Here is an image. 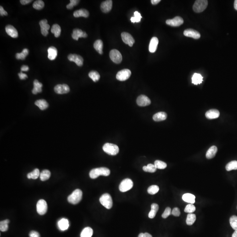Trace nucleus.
I'll return each mask as SVG.
<instances>
[{
	"instance_id": "f257e3e1",
	"label": "nucleus",
	"mask_w": 237,
	"mask_h": 237,
	"mask_svg": "<svg viewBox=\"0 0 237 237\" xmlns=\"http://www.w3.org/2000/svg\"><path fill=\"white\" fill-rule=\"evenodd\" d=\"M110 174V171L106 167H100L92 169L89 173V176L92 179H95L99 176H108Z\"/></svg>"
},
{
	"instance_id": "f03ea898",
	"label": "nucleus",
	"mask_w": 237,
	"mask_h": 237,
	"mask_svg": "<svg viewBox=\"0 0 237 237\" xmlns=\"http://www.w3.org/2000/svg\"><path fill=\"white\" fill-rule=\"evenodd\" d=\"M83 193L80 189H76L68 197V201L72 204L76 205L81 201L82 198Z\"/></svg>"
},
{
	"instance_id": "7ed1b4c3",
	"label": "nucleus",
	"mask_w": 237,
	"mask_h": 237,
	"mask_svg": "<svg viewBox=\"0 0 237 237\" xmlns=\"http://www.w3.org/2000/svg\"><path fill=\"white\" fill-rule=\"evenodd\" d=\"M103 150L108 154L116 156L119 152V148L115 144L107 143L103 146Z\"/></svg>"
},
{
	"instance_id": "20e7f679",
	"label": "nucleus",
	"mask_w": 237,
	"mask_h": 237,
	"mask_svg": "<svg viewBox=\"0 0 237 237\" xmlns=\"http://www.w3.org/2000/svg\"><path fill=\"white\" fill-rule=\"evenodd\" d=\"M208 1L207 0H198L196 1L193 6L194 12L196 13H200L203 12L207 7Z\"/></svg>"
},
{
	"instance_id": "39448f33",
	"label": "nucleus",
	"mask_w": 237,
	"mask_h": 237,
	"mask_svg": "<svg viewBox=\"0 0 237 237\" xmlns=\"http://www.w3.org/2000/svg\"><path fill=\"white\" fill-rule=\"evenodd\" d=\"M101 204L107 209H110L112 207V198L110 194L108 193L103 194L99 199Z\"/></svg>"
},
{
	"instance_id": "423d86ee",
	"label": "nucleus",
	"mask_w": 237,
	"mask_h": 237,
	"mask_svg": "<svg viewBox=\"0 0 237 237\" xmlns=\"http://www.w3.org/2000/svg\"><path fill=\"white\" fill-rule=\"evenodd\" d=\"M133 186V182L130 179L123 180L119 184V189L122 192H126L131 189Z\"/></svg>"
},
{
	"instance_id": "0eeeda50",
	"label": "nucleus",
	"mask_w": 237,
	"mask_h": 237,
	"mask_svg": "<svg viewBox=\"0 0 237 237\" xmlns=\"http://www.w3.org/2000/svg\"><path fill=\"white\" fill-rule=\"evenodd\" d=\"M48 205L46 201L44 199H40L37 204V210L38 213L40 215H43L47 212Z\"/></svg>"
},
{
	"instance_id": "6e6552de",
	"label": "nucleus",
	"mask_w": 237,
	"mask_h": 237,
	"mask_svg": "<svg viewBox=\"0 0 237 237\" xmlns=\"http://www.w3.org/2000/svg\"><path fill=\"white\" fill-rule=\"evenodd\" d=\"M131 72L128 69H124L118 72L116 78L118 81H123L128 79L131 77Z\"/></svg>"
},
{
	"instance_id": "1a4fd4ad",
	"label": "nucleus",
	"mask_w": 237,
	"mask_h": 237,
	"mask_svg": "<svg viewBox=\"0 0 237 237\" xmlns=\"http://www.w3.org/2000/svg\"><path fill=\"white\" fill-rule=\"evenodd\" d=\"M110 58L113 62L116 64H119L122 61V56L119 51L116 49H113L110 53Z\"/></svg>"
},
{
	"instance_id": "9d476101",
	"label": "nucleus",
	"mask_w": 237,
	"mask_h": 237,
	"mask_svg": "<svg viewBox=\"0 0 237 237\" xmlns=\"http://www.w3.org/2000/svg\"><path fill=\"white\" fill-rule=\"evenodd\" d=\"M183 23V19L180 17H176L173 19H167L166 21V23L167 25L173 27L180 26Z\"/></svg>"
},
{
	"instance_id": "9b49d317",
	"label": "nucleus",
	"mask_w": 237,
	"mask_h": 237,
	"mask_svg": "<svg viewBox=\"0 0 237 237\" xmlns=\"http://www.w3.org/2000/svg\"><path fill=\"white\" fill-rule=\"evenodd\" d=\"M121 38L124 43L128 44L130 47H132L135 43V40L131 35L127 32H123L121 34Z\"/></svg>"
},
{
	"instance_id": "f8f14e48",
	"label": "nucleus",
	"mask_w": 237,
	"mask_h": 237,
	"mask_svg": "<svg viewBox=\"0 0 237 237\" xmlns=\"http://www.w3.org/2000/svg\"><path fill=\"white\" fill-rule=\"evenodd\" d=\"M151 103L150 99L145 95L138 96L137 99V103L140 106H146L150 105Z\"/></svg>"
},
{
	"instance_id": "ddd939ff",
	"label": "nucleus",
	"mask_w": 237,
	"mask_h": 237,
	"mask_svg": "<svg viewBox=\"0 0 237 237\" xmlns=\"http://www.w3.org/2000/svg\"><path fill=\"white\" fill-rule=\"evenodd\" d=\"M54 90L58 94L68 93L70 90L69 86L66 84L57 85L54 88Z\"/></svg>"
},
{
	"instance_id": "4468645a",
	"label": "nucleus",
	"mask_w": 237,
	"mask_h": 237,
	"mask_svg": "<svg viewBox=\"0 0 237 237\" xmlns=\"http://www.w3.org/2000/svg\"><path fill=\"white\" fill-rule=\"evenodd\" d=\"M68 59L70 61H73L79 66L83 65L84 59L81 56L77 54H70L68 56Z\"/></svg>"
},
{
	"instance_id": "2eb2a0df",
	"label": "nucleus",
	"mask_w": 237,
	"mask_h": 237,
	"mask_svg": "<svg viewBox=\"0 0 237 237\" xmlns=\"http://www.w3.org/2000/svg\"><path fill=\"white\" fill-rule=\"evenodd\" d=\"M184 34L186 37L193 38L195 39H198L201 37L200 34L199 32L191 29L185 30L184 32Z\"/></svg>"
},
{
	"instance_id": "dca6fc26",
	"label": "nucleus",
	"mask_w": 237,
	"mask_h": 237,
	"mask_svg": "<svg viewBox=\"0 0 237 237\" xmlns=\"http://www.w3.org/2000/svg\"><path fill=\"white\" fill-rule=\"evenodd\" d=\"M39 24L42 34L44 36H47L48 34V30L50 28V25L48 23L47 20L44 19L41 20Z\"/></svg>"
},
{
	"instance_id": "f3484780",
	"label": "nucleus",
	"mask_w": 237,
	"mask_h": 237,
	"mask_svg": "<svg viewBox=\"0 0 237 237\" xmlns=\"http://www.w3.org/2000/svg\"><path fill=\"white\" fill-rule=\"evenodd\" d=\"M72 37L73 39L78 40L79 38H86L87 35L86 32H84L81 29H75L73 30Z\"/></svg>"
},
{
	"instance_id": "a211bd4d",
	"label": "nucleus",
	"mask_w": 237,
	"mask_h": 237,
	"mask_svg": "<svg viewBox=\"0 0 237 237\" xmlns=\"http://www.w3.org/2000/svg\"><path fill=\"white\" fill-rule=\"evenodd\" d=\"M112 1L111 0H107L103 2L101 5V9L102 12L104 13L110 12L112 9Z\"/></svg>"
},
{
	"instance_id": "6ab92c4d",
	"label": "nucleus",
	"mask_w": 237,
	"mask_h": 237,
	"mask_svg": "<svg viewBox=\"0 0 237 237\" xmlns=\"http://www.w3.org/2000/svg\"><path fill=\"white\" fill-rule=\"evenodd\" d=\"M5 31L7 34L12 38H17L18 37L17 30L12 25H7L5 27Z\"/></svg>"
},
{
	"instance_id": "aec40b11",
	"label": "nucleus",
	"mask_w": 237,
	"mask_h": 237,
	"mask_svg": "<svg viewBox=\"0 0 237 237\" xmlns=\"http://www.w3.org/2000/svg\"><path fill=\"white\" fill-rule=\"evenodd\" d=\"M220 113L219 111L215 109L209 110L205 113V116L208 119H214L218 118L220 116Z\"/></svg>"
},
{
	"instance_id": "412c9836",
	"label": "nucleus",
	"mask_w": 237,
	"mask_h": 237,
	"mask_svg": "<svg viewBox=\"0 0 237 237\" xmlns=\"http://www.w3.org/2000/svg\"><path fill=\"white\" fill-rule=\"evenodd\" d=\"M158 44V40L156 37H153L149 46V51L151 53L156 52Z\"/></svg>"
},
{
	"instance_id": "4be33fe9",
	"label": "nucleus",
	"mask_w": 237,
	"mask_h": 237,
	"mask_svg": "<svg viewBox=\"0 0 237 237\" xmlns=\"http://www.w3.org/2000/svg\"><path fill=\"white\" fill-rule=\"evenodd\" d=\"M58 225L60 230L63 231L66 230L69 227V221L67 219L63 218L59 221Z\"/></svg>"
},
{
	"instance_id": "5701e85b",
	"label": "nucleus",
	"mask_w": 237,
	"mask_h": 237,
	"mask_svg": "<svg viewBox=\"0 0 237 237\" xmlns=\"http://www.w3.org/2000/svg\"><path fill=\"white\" fill-rule=\"evenodd\" d=\"M73 15L76 18L80 17L87 18L89 15V13L87 10L82 9L75 11L73 13Z\"/></svg>"
},
{
	"instance_id": "b1692460",
	"label": "nucleus",
	"mask_w": 237,
	"mask_h": 237,
	"mask_svg": "<svg viewBox=\"0 0 237 237\" xmlns=\"http://www.w3.org/2000/svg\"><path fill=\"white\" fill-rule=\"evenodd\" d=\"M48 58L51 60H54L56 58L58 51L56 48L54 47H50L48 49Z\"/></svg>"
},
{
	"instance_id": "393cba45",
	"label": "nucleus",
	"mask_w": 237,
	"mask_h": 237,
	"mask_svg": "<svg viewBox=\"0 0 237 237\" xmlns=\"http://www.w3.org/2000/svg\"><path fill=\"white\" fill-rule=\"evenodd\" d=\"M167 116V114L166 112H161L155 114L153 116V119L156 122L163 121L166 119Z\"/></svg>"
},
{
	"instance_id": "a878e982",
	"label": "nucleus",
	"mask_w": 237,
	"mask_h": 237,
	"mask_svg": "<svg viewBox=\"0 0 237 237\" xmlns=\"http://www.w3.org/2000/svg\"><path fill=\"white\" fill-rule=\"evenodd\" d=\"M217 152V148L216 146H211L206 153V157L208 159L213 158Z\"/></svg>"
},
{
	"instance_id": "bb28decb",
	"label": "nucleus",
	"mask_w": 237,
	"mask_h": 237,
	"mask_svg": "<svg viewBox=\"0 0 237 237\" xmlns=\"http://www.w3.org/2000/svg\"><path fill=\"white\" fill-rule=\"evenodd\" d=\"M34 88L32 90V93L33 94H36L38 93H40L42 92V84L41 83H40L38 80H35L34 81Z\"/></svg>"
},
{
	"instance_id": "cd10ccee",
	"label": "nucleus",
	"mask_w": 237,
	"mask_h": 237,
	"mask_svg": "<svg viewBox=\"0 0 237 237\" xmlns=\"http://www.w3.org/2000/svg\"><path fill=\"white\" fill-rule=\"evenodd\" d=\"M195 196L190 193H186L182 196V199L184 202L189 203L193 204L195 203Z\"/></svg>"
},
{
	"instance_id": "c85d7f7f",
	"label": "nucleus",
	"mask_w": 237,
	"mask_h": 237,
	"mask_svg": "<svg viewBox=\"0 0 237 237\" xmlns=\"http://www.w3.org/2000/svg\"><path fill=\"white\" fill-rule=\"evenodd\" d=\"M35 104L36 106L38 107L40 109L42 110H46L48 106V103L44 99L37 100L35 102Z\"/></svg>"
},
{
	"instance_id": "c756f323",
	"label": "nucleus",
	"mask_w": 237,
	"mask_h": 237,
	"mask_svg": "<svg viewBox=\"0 0 237 237\" xmlns=\"http://www.w3.org/2000/svg\"><path fill=\"white\" fill-rule=\"evenodd\" d=\"M94 47L96 51H97L100 55H102L103 54V44L102 40H96L94 44Z\"/></svg>"
},
{
	"instance_id": "7c9ffc66",
	"label": "nucleus",
	"mask_w": 237,
	"mask_h": 237,
	"mask_svg": "<svg viewBox=\"0 0 237 237\" xmlns=\"http://www.w3.org/2000/svg\"><path fill=\"white\" fill-rule=\"evenodd\" d=\"M158 208H159V207H158V205L156 203L152 204L151 205V210L149 214V218H151V219L154 218L157 212L158 211Z\"/></svg>"
},
{
	"instance_id": "2f4dec72",
	"label": "nucleus",
	"mask_w": 237,
	"mask_h": 237,
	"mask_svg": "<svg viewBox=\"0 0 237 237\" xmlns=\"http://www.w3.org/2000/svg\"><path fill=\"white\" fill-rule=\"evenodd\" d=\"M93 234V230L90 227L85 228L82 231L81 237H91Z\"/></svg>"
},
{
	"instance_id": "473e14b6",
	"label": "nucleus",
	"mask_w": 237,
	"mask_h": 237,
	"mask_svg": "<svg viewBox=\"0 0 237 237\" xmlns=\"http://www.w3.org/2000/svg\"><path fill=\"white\" fill-rule=\"evenodd\" d=\"M51 32L54 34L56 38L59 37L61 32V29L59 25L57 24L53 25L51 29Z\"/></svg>"
},
{
	"instance_id": "72a5a7b5",
	"label": "nucleus",
	"mask_w": 237,
	"mask_h": 237,
	"mask_svg": "<svg viewBox=\"0 0 237 237\" xmlns=\"http://www.w3.org/2000/svg\"><path fill=\"white\" fill-rule=\"evenodd\" d=\"M192 83L195 85L200 84L203 81V77L199 73H194L192 77Z\"/></svg>"
},
{
	"instance_id": "f704fd0d",
	"label": "nucleus",
	"mask_w": 237,
	"mask_h": 237,
	"mask_svg": "<svg viewBox=\"0 0 237 237\" xmlns=\"http://www.w3.org/2000/svg\"><path fill=\"white\" fill-rule=\"evenodd\" d=\"M51 176V172L47 170H44L40 173V178L42 181H45L47 180Z\"/></svg>"
},
{
	"instance_id": "c9c22d12",
	"label": "nucleus",
	"mask_w": 237,
	"mask_h": 237,
	"mask_svg": "<svg viewBox=\"0 0 237 237\" xmlns=\"http://www.w3.org/2000/svg\"><path fill=\"white\" fill-rule=\"evenodd\" d=\"M29 54V50L27 48H24L21 53H17L15 57L17 59L24 60Z\"/></svg>"
},
{
	"instance_id": "e433bc0d",
	"label": "nucleus",
	"mask_w": 237,
	"mask_h": 237,
	"mask_svg": "<svg viewBox=\"0 0 237 237\" xmlns=\"http://www.w3.org/2000/svg\"><path fill=\"white\" fill-rule=\"evenodd\" d=\"M40 175L39 170L38 169H35L32 172L29 173L27 174V178L28 179H36L38 178Z\"/></svg>"
},
{
	"instance_id": "4c0bfd02",
	"label": "nucleus",
	"mask_w": 237,
	"mask_h": 237,
	"mask_svg": "<svg viewBox=\"0 0 237 237\" xmlns=\"http://www.w3.org/2000/svg\"><path fill=\"white\" fill-rule=\"evenodd\" d=\"M226 169L228 171H231L232 170H237V161H232L228 163L226 166Z\"/></svg>"
},
{
	"instance_id": "58836bf2",
	"label": "nucleus",
	"mask_w": 237,
	"mask_h": 237,
	"mask_svg": "<svg viewBox=\"0 0 237 237\" xmlns=\"http://www.w3.org/2000/svg\"><path fill=\"white\" fill-rule=\"evenodd\" d=\"M196 217L195 214L193 213H189L187 216L186 219V223L188 225H192L195 221Z\"/></svg>"
},
{
	"instance_id": "ea45409f",
	"label": "nucleus",
	"mask_w": 237,
	"mask_h": 237,
	"mask_svg": "<svg viewBox=\"0 0 237 237\" xmlns=\"http://www.w3.org/2000/svg\"><path fill=\"white\" fill-rule=\"evenodd\" d=\"M10 221L9 220H4L1 221L0 222V230L2 232L7 231L9 228L8 224L9 223Z\"/></svg>"
},
{
	"instance_id": "a19ab883",
	"label": "nucleus",
	"mask_w": 237,
	"mask_h": 237,
	"mask_svg": "<svg viewBox=\"0 0 237 237\" xmlns=\"http://www.w3.org/2000/svg\"><path fill=\"white\" fill-rule=\"evenodd\" d=\"M144 171L149 173H154L156 170L157 168L154 165L152 164H149L147 166H144L143 167Z\"/></svg>"
},
{
	"instance_id": "79ce46f5",
	"label": "nucleus",
	"mask_w": 237,
	"mask_h": 237,
	"mask_svg": "<svg viewBox=\"0 0 237 237\" xmlns=\"http://www.w3.org/2000/svg\"><path fill=\"white\" fill-rule=\"evenodd\" d=\"M33 7L35 9H42L44 7V2L42 0L36 1L33 4Z\"/></svg>"
},
{
	"instance_id": "37998d69",
	"label": "nucleus",
	"mask_w": 237,
	"mask_h": 237,
	"mask_svg": "<svg viewBox=\"0 0 237 237\" xmlns=\"http://www.w3.org/2000/svg\"><path fill=\"white\" fill-rule=\"evenodd\" d=\"M89 77L94 82L98 81L100 79V76L97 71H90L89 73Z\"/></svg>"
},
{
	"instance_id": "c03bdc74",
	"label": "nucleus",
	"mask_w": 237,
	"mask_h": 237,
	"mask_svg": "<svg viewBox=\"0 0 237 237\" xmlns=\"http://www.w3.org/2000/svg\"><path fill=\"white\" fill-rule=\"evenodd\" d=\"M230 223L231 227L234 230L237 229V216H232L230 219Z\"/></svg>"
},
{
	"instance_id": "a18cd8bd",
	"label": "nucleus",
	"mask_w": 237,
	"mask_h": 237,
	"mask_svg": "<svg viewBox=\"0 0 237 237\" xmlns=\"http://www.w3.org/2000/svg\"><path fill=\"white\" fill-rule=\"evenodd\" d=\"M154 165L157 169H164L167 166V164L164 162L160 160H156L154 162Z\"/></svg>"
},
{
	"instance_id": "49530a36",
	"label": "nucleus",
	"mask_w": 237,
	"mask_h": 237,
	"mask_svg": "<svg viewBox=\"0 0 237 237\" xmlns=\"http://www.w3.org/2000/svg\"><path fill=\"white\" fill-rule=\"evenodd\" d=\"M158 191H159V187L157 185H152L149 187L147 190L148 193L150 195H154V194H156L158 192Z\"/></svg>"
},
{
	"instance_id": "de8ad7c7",
	"label": "nucleus",
	"mask_w": 237,
	"mask_h": 237,
	"mask_svg": "<svg viewBox=\"0 0 237 237\" xmlns=\"http://www.w3.org/2000/svg\"><path fill=\"white\" fill-rule=\"evenodd\" d=\"M135 17H132L131 18V21L133 22H139L141 21L142 17L141 15V14L138 12H135L134 13Z\"/></svg>"
},
{
	"instance_id": "09e8293b",
	"label": "nucleus",
	"mask_w": 237,
	"mask_h": 237,
	"mask_svg": "<svg viewBox=\"0 0 237 237\" xmlns=\"http://www.w3.org/2000/svg\"><path fill=\"white\" fill-rule=\"evenodd\" d=\"M196 208L195 205L192 204H189L185 207L184 212L188 213H192L195 212Z\"/></svg>"
},
{
	"instance_id": "8fccbe9b",
	"label": "nucleus",
	"mask_w": 237,
	"mask_h": 237,
	"mask_svg": "<svg viewBox=\"0 0 237 237\" xmlns=\"http://www.w3.org/2000/svg\"><path fill=\"white\" fill-rule=\"evenodd\" d=\"M70 3L67 5L66 8L68 9H73L74 6H76L78 5V3L80 2V1L78 0H70Z\"/></svg>"
},
{
	"instance_id": "3c124183",
	"label": "nucleus",
	"mask_w": 237,
	"mask_h": 237,
	"mask_svg": "<svg viewBox=\"0 0 237 237\" xmlns=\"http://www.w3.org/2000/svg\"><path fill=\"white\" fill-rule=\"evenodd\" d=\"M171 212H171V208L170 207H167L166 209L163 213H162V218L166 219L171 214Z\"/></svg>"
},
{
	"instance_id": "603ef678",
	"label": "nucleus",
	"mask_w": 237,
	"mask_h": 237,
	"mask_svg": "<svg viewBox=\"0 0 237 237\" xmlns=\"http://www.w3.org/2000/svg\"><path fill=\"white\" fill-rule=\"evenodd\" d=\"M171 214L175 217H179L181 215V212L179 209L178 208H174L172 210Z\"/></svg>"
},
{
	"instance_id": "864d4df0",
	"label": "nucleus",
	"mask_w": 237,
	"mask_h": 237,
	"mask_svg": "<svg viewBox=\"0 0 237 237\" xmlns=\"http://www.w3.org/2000/svg\"><path fill=\"white\" fill-rule=\"evenodd\" d=\"M29 236L30 237H40V235L37 231H31L29 234Z\"/></svg>"
},
{
	"instance_id": "5fc2aeb1",
	"label": "nucleus",
	"mask_w": 237,
	"mask_h": 237,
	"mask_svg": "<svg viewBox=\"0 0 237 237\" xmlns=\"http://www.w3.org/2000/svg\"><path fill=\"white\" fill-rule=\"evenodd\" d=\"M18 75L19 78L21 80H25V79L27 78V75L25 73H23L22 71L20 72V73H18Z\"/></svg>"
},
{
	"instance_id": "6e6d98bb",
	"label": "nucleus",
	"mask_w": 237,
	"mask_h": 237,
	"mask_svg": "<svg viewBox=\"0 0 237 237\" xmlns=\"http://www.w3.org/2000/svg\"><path fill=\"white\" fill-rule=\"evenodd\" d=\"M0 15H1V16H2V17L4 15H8V13L6 11H5L2 6H0Z\"/></svg>"
},
{
	"instance_id": "4d7b16f0",
	"label": "nucleus",
	"mask_w": 237,
	"mask_h": 237,
	"mask_svg": "<svg viewBox=\"0 0 237 237\" xmlns=\"http://www.w3.org/2000/svg\"><path fill=\"white\" fill-rule=\"evenodd\" d=\"M138 237H152L151 234L148 233H141L139 234Z\"/></svg>"
},
{
	"instance_id": "13d9d810",
	"label": "nucleus",
	"mask_w": 237,
	"mask_h": 237,
	"mask_svg": "<svg viewBox=\"0 0 237 237\" xmlns=\"http://www.w3.org/2000/svg\"><path fill=\"white\" fill-rule=\"evenodd\" d=\"M32 0H21L20 1V3H21L22 5H26V4H29L32 2Z\"/></svg>"
},
{
	"instance_id": "bf43d9fd",
	"label": "nucleus",
	"mask_w": 237,
	"mask_h": 237,
	"mask_svg": "<svg viewBox=\"0 0 237 237\" xmlns=\"http://www.w3.org/2000/svg\"><path fill=\"white\" fill-rule=\"evenodd\" d=\"M29 67L27 65H22L21 67V68L22 72V71H27L29 70Z\"/></svg>"
},
{
	"instance_id": "052dcab7",
	"label": "nucleus",
	"mask_w": 237,
	"mask_h": 237,
	"mask_svg": "<svg viewBox=\"0 0 237 237\" xmlns=\"http://www.w3.org/2000/svg\"><path fill=\"white\" fill-rule=\"evenodd\" d=\"M151 1L152 5H156L160 2L161 1L160 0H152Z\"/></svg>"
},
{
	"instance_id": "680f3d73",
	"label": "nucleus",
	"mask_w": 237,
	"mask_h": 237,
	"mask_svg": "<svg viewBox=\"0 0 237 237\" xmlns=\"http://www.w3.org/2000/svg\"><path fill=\"white\" fill-rule=\"evenodd\" d=\"M232 237H237V229L235 230L232 235Z\"/></svg>"
},
{
	"instance_id": "e2e57ef3",
	"label": "nucleus",
	"mask_w": 237,
	"mask_h": 237,
	"mask_svg": "<svg viewBox=\"0 0 237 237\" xmlns=\"http://www.w3.org/2000/svg\"><path fill=\"white\" fill-rule=\"evenodd\" d=\"M234 8L235 10H237V0H235L234 1Z\"/></svg>"
}]
</instances>
